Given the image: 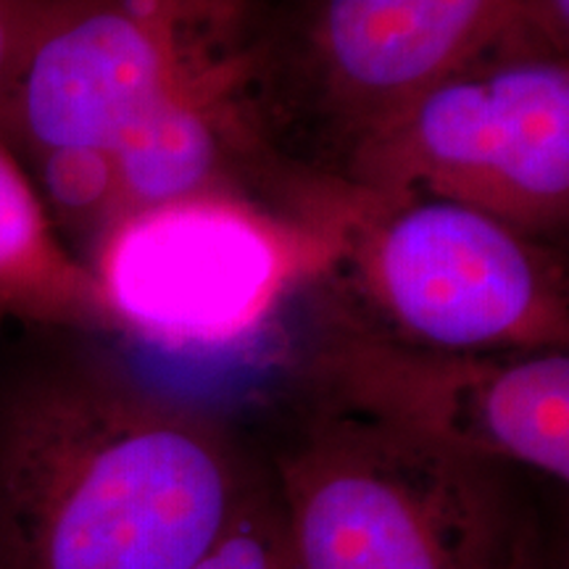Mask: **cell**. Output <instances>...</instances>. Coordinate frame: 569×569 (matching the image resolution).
<instances>
[{"instance_id":"obj_1","label":"cell","mask_w":569,"mask_h":569,"mask_svg":"<svg viewBox=\"0 0 569 569\" xmlns=\"http://www.w3.org/2000/svg\"><path fill=\"white\" fill-rule=\"evenodd\" d=\"M264 480L224 422L101 353L0 380V569H193Z\"/></svg>"},{"instance_id":"obj_2","label":"cell","mask_w":569,"mask_h":569,"mask_svg":"<svg viewBox=\"0 0 569 569\" xmlns=\"http://www.w3.org/2000/svg\"><path fill=\"white\" fill-rule=\"evenodd\" d=\"M377 198L336 172L274 188H209L111 219L80 251L111 336L222 356L267 336L338 272Z\"/></svg>"},{"instance_id":"obj_3","label":"cell","mask_w":569,"mask_h":569,"mask_svg":"<svg viewBox=\"0 0 569 569\" xmlns=\"http://www.w3.org/2000/svg\"><path fill=\"white\" fill-rule=\"evenodd\" d=\"M530 478L325 409L272 465L298 569H565Z\"/></svg>"},{"instance_id":"obj_4","label":"cell","mask_w":569,"mask_h":569,"mask_svg":"<svg viewBox=\"0 0 569 569\" xmlns=\"http://www.w3.org/2000/svg\"><path fill=\"white\" fill-rule=\"evenodd\" d=\"M340 159L382 201L438 198L549 240L569 217V59L493 46Z\"/></svg>"},{"instance_id":"obj_5","label":"cell","mask_w":569,"mask_h":569,"mask_svg":"<svg viewBox=\"0 0 569 569\" xmlns=\"http://www.w3.org/2000/svg\"><path fill=\"white\" fill-rule=\"evenodd\" d=\"M332 277L348 327L446 351L569 346L567 264L557 248L486 211L438 198H377Z\"/></svg>"},{"instance_id":"obj_6","label":"cell","mask_w":569,"mask_h":569,"mask_svg":"<svg viewBox=\"0 0 569 569\" xmlns=\"http://www.w3.org/2000/svg\"><path fill=\"white\" fill-rule=\"evenodd\" d=\"M264 0H56L0 111L27 174L103 153L156 106L264 34Z\"/></svg>"},{"instance_id":"obj_7","label":"cell","mask_w":569,"mask_h":569,"mask_svg":"<svg viewBox=\"0 0 569 569\" xmlns=\"http://www.w3.org/2000/svg\"><path fill=\"white\" fill-rule=\"evenodd\" d=\"M306 377L317 409L567 486V348L446 351L346 325L317 343Z\"/></svg>"},{"instance_id":"obj_8","label":"cell","mask_w":569,"mask_h":569,"mask_svg":"<svg viewBox=\"0 0 569 569\" xmlns=\"http://www.w3.org/2000/svg\"><path fill=\"white\" fill-rule=\"evenodd\" d=\"M515 0H288L267 11L269 67L303 74L340 153L496 46Z\"/></svg>"},{"instance_id":"obj_9","label":"cell","mask_w":569,"mask_h":569,"mask_svg":"<svg viewBox=\"0 0 569 569\" xmlns=\"http://www.w3.org/2000/svg\"><path fill=\"white\" fill-rule=\"evenodd\" d=\"M0 319L63 332H106L96 277L56 230L24 163L0 138Z\"/></svg>"},{"instance_id":"obj_10","label":"cell","mask_w":569,"mask_h":569,"mask_svg":"<svg viewBox=\"0 0 569 569\" xmlns=\"http://www.w3.org/2000/svg\"><path fill=\"white\" fill-rule=\"evenodd\" d=\"M193 569H298L272 472Z\"/></svg>"},{"instance_id":"obj_11","label":"cell","mask_w":569,"mask_h":569,"mask_svg":"<svg viewBox=\"0 0 569 569\" xmlns=\"http://www.w3.org/2000/svg\"><path fill=\"white\" fill-rule=\"evenodd\" d=\"M496 46L569 59V0H515V13Z\"/></svg>"},{"instance_id":"obj_12","label":"cell","mask_w":569,"mask_h":569,"mask_svg":"<svg viewBox=\"0 0 569 569\" xmlns=\"http://www.w3.org/2000/svg\"><path fill=\"white\" fill-rule=\"evenodd\" d=\"M56 0H0V111Z\"/></svg>"}]
</instances>
